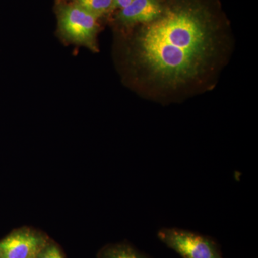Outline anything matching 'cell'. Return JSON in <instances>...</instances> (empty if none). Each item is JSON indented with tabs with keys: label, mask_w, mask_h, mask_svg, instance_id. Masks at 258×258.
I'll return each mask as SVG.
<instances>
[{
	"label": "cell",
	"mask_w": 258,
	"mask_h": 258,
	"mask_svg": "<svg viewBox=\"0 0 258 258\" xmlns=\"http://www.w3.org/2000/svg\"><path fill=\"white\" fill-rule=\"evenodd\" d=\"M55 13L57 34L67 44L86 47L98 52V35L101 20L68 0H56Z\"/></svg>",
	"instance_id": "2"
},
{
	"label": "cell",
	"mask_w": 258,
	"mask_h": 258,
	"mask_svg": "<svg viewBox=\"0 0 258 258\" xmlns=\"http://www.w3.org/2000/svg\"><path fill=\"white\" fill-rule=\"evenodd\" d=\"M158 238L182 258H224L211 237L179 228L161 229Z\"/></svg>",
	"instance_id": "3"
},
{
	"label": "cell",
	"mask_w": 258,
	"mask_h": 258,
	"mask_svg": "<svg viewBox=\"0 0 258 258\" xmlns=\"http://www.w3.org/2000/svg\"><path fill=\"white\" fill-rule=\"evenodd\" d=\"M48 243L41 232L24 227L17 229L0 241L2 258H36Z\"/></svg>",
	"instance_id": "4"
},
{
	"label": "cell",
	"mask_w": 258,
	"mask_h": 258,
	"mask_svg": "<svg viewBox=\"0 0 258 258\" xmlns=\"http://www.w3.org/2000/svg\"><path fill=\"white\" fill-rule=\"evenodd\" d=\"M127 33L129 62L141 84L157 94L205 86L228 45L227 19L216 0H165L159 18Z\"/></svg>",
	"instance_id": "1"
},
{
	"label": "cell",
	"mask_w": 258,
	"mask_h": 258,
	"mask_svg": "<svg viewBox=\"0 0 258 258\" xmlns=\"http://www.w3.org/2000/svg\"><path fill=\"white\" fill-rule=\"evenodd\" d=\"M91 13L99 20L112 15V0H68Z\"/></svg>",
	"instance_id": "7"
},
{
	"label": "cell",
	"mask_w": 258,
	"mask_h": 258,
	"mask_svg": "<svg viewBox=\"0 0 258 258\" xmlns=\"http://www.w3.org/2000/svg\"><path fill=\"white\" fill-rule=\"evenodd\" d=\"M36 258H64L60 249L56 244L48 243L42 249Z\"/></svg>",
	"instance_id": "8"
},
{
	"label": "cell",
	"mask_w": 258,
	"mask_h": 258,
	"mask_svg": "<svg viewBox=\"0 0 258 258\" xmlns=\"http://www.w3.org/2000/svg\"><path fill=\"white\" fill-rule=\"evenodd\" d=\"M133 1L134 0H112V14L117 10L125 8Z\"/></svg>",
	"instance_id": "9"
},
{
	"label": "cell",
	"mask_w": 258,
	"mask_h": 258,
	"mask_svg": "<svg viewBox=\"0 0 258 258\" xmlns=\"http://www.w3.org/2000/svg\"><path fill=\"white\" fill-rule=\"evenodd\" d=\"M98 258H151L148 254L141 252L130 244H108L100 252Z\"/></svg>",
	"instance_id": "6"
},
{
	"label": "cell",
	"mask_w": 258,
	"mask_h": 258,
	"mask_svg": "<svg viewBox=\"0 0 258 258\" xmlns=\"http://www.w3.org/2000/svg\"><path fill=\"white\" fill-rule=\"evenodd\" d=\"M165 0H134L114 12L110 18L115 26L125 32L157 20L164 12Z\"/></svg>",
	"instance_id": "5"
}]
</instances>
